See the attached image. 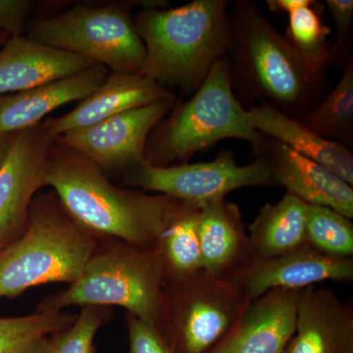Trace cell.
<instances>
[{"instance_id":"30","label":"cell","mask_w":353,"mask_h":353,"mask_svg":"<svg viewBox=\"0 0 353 353\" xmlns=\"http://www.w3.org/2000/svg\"><path fill=\"white\" fill-rule=\"evenodd\" d=\"M34 7L30 0H0V30L10 38L24 36Z\"/></svg>"},{"instance_id":"4","label":"cell","mask_w":353,"mask_h":353,"mask_svg":"<svg viewBox=\"0 0 353 353\" xmlns=\"http://www.w3.org/2000/svg\"><path fill=\"white\" fill-rule=\"evenodd\" d=\"M99 241L70 216L52 190L39 192L24 232L0 250V297L50 283L72 284Z\"/></svg>"},{"instance_id":"15","label":"cell","mask_w":353,"mask_h":353,"mask_svg":"<svg viewBox=\"0 0 353 353\" xmlns=\"http://www.w3.org/2000/svg\"><path fill=\"white\" fill-rule=\"evenodd\" d=\"M174 94L143 74H108L101 87L83 99L73 110L43 121L44 132L54 139L74 130L83 129Z\"/></svg>"},{"instance_id":"32","label":"cell","mask_w":353,"mask_h":353,"mask_svg":"<svg viewBox=\"0 0 353 353\" xmlns=\"http://www.w3.org/2000/svg\"><path fill=\"white\" fill-rule=\"evenodd\" d=\"M25 353H53L52 341H51L50 336L39 341L31 350Z\"/></svg>"},{"instance_id":"28","label":"cell","mask_w":353,"mask_h":353,"mask_svg":"<svg viewBox=\"0 0 353 353\" xmlns=\"http://www.w3.org/2000/svg\"><path fill=\"white\" fill-rule=\"evenodd\" d=\"M334 23L333 43L331 46V63L345 66L352 54L353 30L352 0H326L325 2Z\"/></svg>"},{"instance_id":"34","label":"cell","mask_w":353,"mask_h":353,"mask_svg":"<svg viewBox=\"0 0 353 353\" xmlns=\"http://www.w3.org/2000/svg\"><path fill=\"white\" fill-rule=\"evenodd\" d=\"M9 38H10V37H9L6 32H4L0 30V46H3V44L6 43L7 41H8Z\"/></svg>"},{"instance_id":"27","label":"cell","mask_w":353,"mask_h":353,"mask_svg":"<svg viewBox=\"0 0 353 353\" xmlns=\"http://www.w3.org/2000/svg\"><path fill=\"white\" fill-rule=\"evenodd\" d=\"M110 318L108 306H82L70 326L51 334L53 353H94L95 334Z\"/></svg>"},{"instance_id":"3","label":"cell","mask_w":353,"mask_h":353,"mask_svg":"<svg viewBox=\"0 0 353 353\" xmlns=\"http://www.w3.org/2000/svg\"><path fill=\"white\" fill-rule=\"evenodd\" d=\"M230 1L192 0L176 8L139 9L134 26L145 44L141 74L192 95L229 48Z\"/></svg>"},{"instance_id":"25","label":"cell","mask_w":353,"mask_h":353,"mask_svg":"<svg viewBox=\"0 0 353 353\" xmlns=\"http://www.w3.org/2000/svg\"><path fill=\"white\" fill-rule=\"evenodd\" d=\"M76 315L36 311L22 317L0 318V353H25L39 341L70 326Z\"/></svg>"},{"instance_id":"10","label":"cell","mask_w":353,"mask_h":353,"mask_svg":"<svg viewBox=\"0 0 353 353\" xmlns=\"http://www.w3.org/2000/svg\"><path fill=\"white\" fill-rule=\"evenodd\" d=\"M176 101L172 94L92 126L66 132L53 141L80 153L106 176L110 173L123 175L145 161L150 132L168 115Z\"/></svg>"},{"instance_id":"18","label":"cell","mask_w":353,"mask_h":353,"mask_svg":"<svg viewBox=\"0 0 353 353\" xmlns=\"http://www.w3.org/2000/svg\"><path fill=\"white\" fill-rule=\"evenodd\" d=\"M110 73L94 64L76 75L44 83L15 94L0 95V134H12L38 126L44 117L73 101H81L97 90Z\"/></svg>"},{"instance_id":"14","label":"cell","mask_w":353,"mask_h":353,"mask_svg":"<svg viewBox=\"0 0 353 353\" xmlns=\"http://www.w3.org/2000/svg\"><path fill=\"white\" fill-rule=\"evenodd\" d=\"M301 290H272L250 301L211 353H285L296 332Z\"/></svg>"},{"instance_id":"20","label":"cell","mask_w":353,"mask_h":353,"mask_svg":"<svg viewBox=\"0 0 353 353\" xmlns=\"http://www.w3.org/2000/svg\"><path fill=\"white\" fill-rule=\"evenodd\" d=\"M248 119L250 126L260 134L284 143L353 185V155L350 148L318 136L301 121L266 103L248 108Z\"/></svg>"},{"instance_id":"11","label":"cell","mask_w":353,"mask_h":353,"mask_svg":"<svg viewBox=\"0 0 353 353\" xmlns=\"http://www.w3.org/2000/svg\"><path fill=\"white\" fill-rule=\"evenodd\" d=\"M52 143L41 124L13 134L0 165V250L24 232L32 202L46 187Z\"/></svg>"},{"instance_id":"31","label":"cell","mask_w":353,"mask_h":353,"mask_svg":"<svg viewBox=\"0 0 353 353\" xmlns=\"http://www.w3.org/2000/svg\"><path fill=\"white\" fill-rule=\"evenodd\" d=\"M315 0H267L266 6L272 13H290L303 8V7L312 6Z\"/></svg>"},{"instance_id":"26","label":"cell","mask_w":353,"mask_h":353,"mask_svg":"<svg viewBox=\"0 0 353 353\" xmlns=\"http://www.w3.org/2000/svg\"><path fill=\"white\" fill-rule=\"evenodd\" d=\"M306 241L317 252L336 259L353 257L352 219L326 206L306 208Z\"/></svg>"},{"instance_id":"23","label":"cell","mask_w":353,"mask_h":353,"mask_svg":"<svg viewBox=\"0 0 353 353\" xmlns=\"http://www.w3.org/2000/svg\"><path fill=\"white\" fill-rule=\"evenodd\" d=\"M299 121L318 136L352 148L353 53L343 66L338 85Z\"/></svg>"},{"instance_id":"19","label":"cell","mask_w":353,"mask_h":353,"mask_svg":"<svg viewBox=\"0 0 353 353\" xmlns=\"http://www.w3.org/2000/svg\"><path fill=\"white\" fill-rule=\"evenodd\" d=\"M199 236L202 270L215 277H230L252 256L240 208L226 199L201 208Z\"/></svg>"},{"instance_id":"33","label":"cell","mask_w":353,"mask_h":353,"mask_svg":"<svg viewBox=\"0 0 353 353\" xmlns=\"http://www.w3.org/2000/svg\"><path fill=\"white\" fill-rule=\"evenodd\" d=\"M13 134L14 132L12 134H0V165L6 159L7 152L10 148Z\"/></svg>"},{"instance_id":"5","label":"cell","mask_w":353,"mask_h":353,"mask_svg":"<svg viewBox=\"0 0 353 353\" xmlns=\"http://www.w3.org/2000/svg\"><path fill=\"white\" fill-rule=\"evenodd\" d=\"M226 139L246 141L255 154L263 134L248 123V109L234 94L229 60L224 57L189 101H176L168 115L152 130L145 160L157 167L188 163L197 152Z\"/></svg>"},{"instance_id":"1","label":"cell","mask_w":353,"mask_h":353,"mask_svg":"<svg viewBox=\"0 0 353 353\" xmlns=\"http://www.w3.org/2000/svg\"><path fill=\"white\" fill-rule=\"evenodd\" d=\"M229 19L226 57L239 101L266 103L301 120L326 97V76L310 69L256 2L234 0L229 6Z\"/></svg>"},{"instance_id":"24","label":"cell","mask_w":353,"mask_h":353,"mask_svg":"<svg viewBox=\"0 0 353 353\" xmlns=\"http://www.w3.org/2000/svg\"><path fill=\"white\" fill-rule=\"evenodd\" d=\"M318 6L319 3L315 1L312 6L290 13L285 37L313 72L326 76L331 63L328 38L332 29L322 20Z\"/></svg>"},{"instance_id":"13","label":"cell","mask_w":353,"mask_h":353,"mask_svg":"<svg viewBox=\"0 0 353 353\" xmlns=\"http://www.w3.org/2000/svg\"><path fill=\"white\" fill-rule=\"evenodd\" d=\"M254 155L266 160L272 185L285 188L306 204L326 206L352 219V185L329 169L265 136Z\"/></svg>"},{"instance_id":"12","label":"cell","mask_w":353,"mask_h":353,"mask_svg":"<svg viewBox=\"0 0 353 353\" xmlns=\"http://www.w3.org/2000/svg\"><path fill=\"white\" fill-rule=\"evenodd\" d=\"M226 280L254 301L272 290H303L325 281L352 282L353 257L336 259L305 245L270 259L250 257Z\"/></svg>"},{"instance_id":"16","label":"cell","mask_w":353,"mask_h":353,"mask_svg":"<svg viewBox=\"0 0 353 353\" xmlns=\"http://www.w3.org/2000/svg\"><path fill=\"white\" fill-rule=\"evenodd\" d=\"M285 353H353V305L331 290H301L296 332Z\"/></svg>"},{"instance_id":"8","label":"cell","mask_w":353,"mask_h":353,"mask_svg":"<svg viewBox=\"0 0 353 353\" xmlns=\"http://www.w3.org/2000/svg\"><path fill=\"white\" fill-rule=\"evenodd\" d=\"M250 301L229 280L199 270L165 285L163 308L155 327L174 353H211Z\"/></svg>"},{"instance_id":"6","label":"cell","mask_w":353,"mask_h":353,"mask_svg":"<svg viewBox=\"0 0 353 353\" xmlns=\"http://www.w3.org/2000/svg\"><path fill=\"white\" fill-rule=\"evenodd\" d=\"M99 241L94 253L68 289L44 299L37 311L70 306H121L157 326L164 301V276L157 252L125 241Z\"/></svg>"},{"instance_id":"2","label":"cell","mask_w":353,"mask_h":353,"mask_svg":"<svg viewBox=\"0 0 353 353\" xmlns=\"http://www.w3.org/2000/svg\"><path fill=\"white\" fill-rule=\"evenodd\" d=\"M65 210L99 240L125 241L155 250L176 199L113 185L92 161L53 141L46 170Z\"/></svg>"},{"instance_id":"17","label":"cell","mask_w":353,"mask_h":353,"mask_svg":"<svg viewBox=\"0 0 353 353\" xmlns=\"http://www.w3.org/2000/svg\"><path fill=\"white\" fill-rule=\"evenodd\" d=\"M94 64L82 55L50 48L25 34L12 37L0 48V95L76 75Z\"/></svg>"},{"instance_id":"7","label":"cell","mask_w":353,"mask_h":353,"mask_svg":"<svg viewBox=\"0 0 353 353\" xmlns=\"http://www.w3.org/2000/svg\"><path fill=\"white\" fill-rule=\"evenodd\" d=\"M167 3L150 0L75 4L61 12L30 21L25 36L50 48L82 55L114 73L141 74L145 48L132 9L164 8Z\"/></svg>"},{"instance_id":"29","label":"cell","mask_w":353,"mask_h":353,"mask_svg":"<svg viewBox=\"0 0 353 353\" xmlns=\"http://www.w3.org/2000/svg\"><path fill=\"white\" fill-rule=\"evenodd\" d=\"M128 353H174L157 327L127 313Z\"/></svg>"},{"instance_id":"22","label":"cell","mask_w":353,"mask_h":353,"mask_svg":"<svg viewBox=\"0 0 353 353\" xmlns=\"http://www.w3.org/2000/svg\"><path fill=\"white\" fill-rule=\"evenodd\" d=\"M199 216L201 208L176 199L155 248L165 285L202 270Z\"/></svg>"},{"instance_id":"9","label":"cell","mask_w":353,"mask_h":353,"mask_svg":"<svg viewBox=\"0 0 353 353\" xmlns=\"http://www.w3.org/2000/svg\"><path fill=\"white\" fill-rule=\"evenodd\" d=\"M122 176L124 185L165 194L199 208L226 199L234 190L273 187L263 157H255L250 163L239 165L232 150H222L214 159L201 163L157 167L145 160Z\"/></svg>"},{"instance_id":"21","label":"cell","mask_w":353,"mask_h":353,"mask_svg":"<svg viewBox=\"0 0 353 353\" xmlns=\"http://www.w3.org/2000/svg\"><path fill=\"white\" fill-rule=\"evenodd\" d=\"M307 204L285 194L276 203H267L248 227L253 259H270L307 245Z\"/></svg>"}]
</instances>
